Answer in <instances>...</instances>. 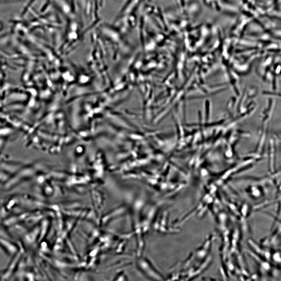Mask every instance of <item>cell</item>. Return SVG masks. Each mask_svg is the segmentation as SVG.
Listing matches in <instances>:
<instances>
[{"instance_id": "cell-4", "label": "cell", "mask_w": 281, "mask_h": 281, "mask_svg": "<svg viewBox=\"0 0 281 281\" xmlns=\"http://www.w3.org/2000/svg\"><path fill=\"white\" fill-rule=\"evenodd\" d=\"M261 93L263 95H266L277 96H279V97H280L281 96L280 93L271 92V91H263L261 92Z\"/></svg>"}, {"instance_id": "cell-1", "label": "cell", "mask_w": 281, "mask_h": 281, "mask_svg": "<svg viewBox=\"0 0 281 281\" xmlns=\"http://www.w3.org/2000/svg\"><path fill=\"white\" fill-rule=\"evenodd\" d=\"M137 268L147 278L153 280H163L165 278L148 259L138 256L136 259Z\"/></svg>"}, {"instance_id": "cell-3", "label": "cell", "mask_w": 281, "mask_h": 281, "mask_svg": "<svg viewBox=\"0 0 281 281\" xmlns=\"http://www.w3.org/2000/svg\"><path fill=\"white\" fill-rule=\"evenodd\" d=\"M236 102V98L234 96L231 97L228 99L226 106V109L228 112H230L233 110L235 105Z\"/></svg>"}, {"instance_id": "cell-2", "label": "cell", "mask_w": 281, "mask_h": 281, "mask_svg": "<svg viewBox=\"0 0 281 281\" xmlns=\"http://www.w3.org/2000/svg\"><path fill=\"white\" fill-rule=\"evenodd\" d=\"M259 89L256 86H251L250 88L246 91V97L245 100H244V105H246L250 99L255 98L257 95Z\"/></svg>"}, {"instance_id": "cell-5", "label": "cell", "mask_w": 281, "mask_h": 281, "mask_svg": "<svg viewBox=\"0 0 281 281\" xmlns=\"http://www.w3.org/2000/svg\"><path fill=\"white\" fill-rule=\"evenodd\" d=\"M209 109H210V103L208 100H207L205 102V116L207 118L208 117L209 115Z\"/></svg>"}]
</instances>
